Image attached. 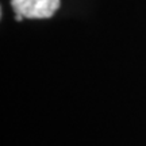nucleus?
Listing matches in <instances>:
<instances>
[{
  "label": "nucleus",
  "mask_w": 146,
  "mask_h": 146,
  "mask_svg": "<svg viewBox=\"0 0 146 146\" xmlns=\"http://www.w3.org/2000/svg\"><path fill=\"white\" fill-rule=\"evenodd\" d=\"M15 11L16 21L27 19H46L56 14L61 5V0H11Z\"/></svg>",
  "instance_id": "obj_1"
}]
</instances>
